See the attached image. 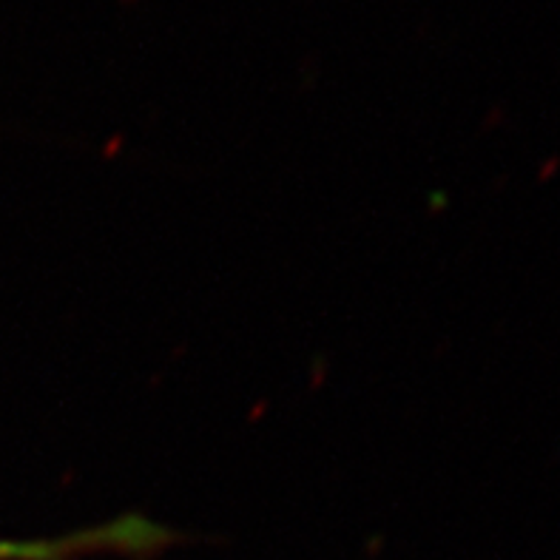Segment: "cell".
I'll list each match as a JSON object with an SVG mask.
<instances>
[{
	"label": "cell",
	"instance_id": "obj_1",
	"mask_svg": "<svg viewBox=\"0 0 560 560\" xmlns=\"http://www.w3.org/2000/svg\"><path fill=\"white\" fill-rule=\"evenodd\" d=\"M163 540V533L156 526L145 524L142 518H126L117 524L97 526L89 533H74L71 538L55 540H32V544H18V540H0V560H55L69 558L71 552H92V549H122V552H137V549L156 547Z\"/></svg>",
	"mask_w": 560,
	"mask_h": 560
}]
</instances>
